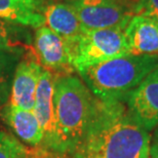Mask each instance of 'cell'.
<instances>
[{
	"label": "cell",
	"mask_w": 158,
	"mask_h": 158,
	"mask_svg": "<svg viewBox=\"0 0 158 158\" xmlns=\"http://www.w3.org/2000/svg\"><path fill=\"white\" fill-rule=\"evenodd\" d=\"M96 97L86 84L72 74L56 76L53 110L56 152L73 156L83 139Z\"/></svg>",
	"instance_id": "2"
},
{
	"label": "cell",
	"mask_w": 158,
	"mask_h": 158,
	"mask_svg": "<svg viewBox=\"0 0 158 158\" xmlns=\"http://www.w3.org/2000/svg\"><path fill=\"white\" fill-rule=\"evenodd\" d=\"M35 158H73L67 154L53 152L44 149L42 147H36L35 148Z\"/></svg>",
	"instance_id": "18"
},
{
	"label": "cell",
	"mask_w": 158,
	"mask_h": 158,
	"mask_svg": "<svg viewBox=\"0 0 158 158\" xmlns=\"http://www.w3.org/2000/svg\"><path fill=\"white\" fill-rule=\"evenodd\" d=\"M125 28L85 30L76 38L66 40L70 49L72 66L77 72L84 68L118 56L129 55Z\"/></svg>",
	"instance_id": "4"
},
{
	"label": "cell",
	"mask_w": 158,
	"mask_h": 158,
	"mask_svg": "<svg viewBox=\"0 0 158 158\" xmlns=\"http://www.w3.org/2000/svg\"><path fill=\"white\" fill-rule=\"evenodd\" d=\"M35 55L40 65L56 76L69 75L75 71L67 41L46 26L36 30Z\"/></svg>",
	"instance_id": "7"
},
{
	"label": "cell",
	"mask_w": 158,
	"mask_h": 158,
	"mask_svg": "<svg viewBox=\"0 0 158 158\" xmlns=\"http://www.w3.org/2000/svg\"><path fill=\"white\" fill-rule=\"evenodd\" d=\"M42 71L43 67L35 52L19 63L12 80L9 105L32 111L35 105L37 84Z\"/></svg>",
	"instance_id": "9"
},
{
	"label": "cell",
	"mask_w": 158,
	"mask_h": 158,
	"mask_svg": "<svg viewBox=\"0 0 158 158\" xmlns=\"http://www.w3.org/2000/svg\"><path fill=\"white\" fill-rule=\"evenodd\" d=\"M84 30L125 28L134 15L127 0H70Z\"/></svg>",
	"instance_id": "5"
},
{
	"label": "cell",
	"mask_w": 158,
	"mask_h": 158,
	"mask_svg": "<svg viewBox=\"0 0 158 158\" xmlns=\"http://www.w3.org/2000/svg\"><path fill=\"white\" fill-rule=\"evenodd\" d=\"M134 15H144L158 22V0H139L134 8Z\"/></svg>",
	"instance_id": "17"
},
{
	"label": "cell",
	"mask_w": 158,
	"mask_h": 158,
	"mask_svg": "<svg viewBox=\"0 0 158 158\" xmlns=\"http://www.w3.org/2000/svg\"><path fill=\"white\" fill-rule=\"evenodd\" d=\"M56 75L43 68L36 88L33 113L43 131V142L40 147L56 152V120L53 110V90Z\"/></svg>",
	"instance_id": "8"
},
{
	"label": "cell",
	"mask_w": 158,
	"mask_h": 158,
	"mask_svg": "<svg viewBox=\"0 0 158 158\" xmlns=\"http://www.w3.org/2000/svg\"><path fill=\"white\" fill-rule=\"evenodd\" d=\"M144 158H151V157H150V155H148V156H146V157H144Z\"/></svg>",
	"instance_id": "20"
},
{
	"label": "cell",
	"mask_w": 158,
	"mask_h": 158,
	"mask_svg": "<svg viewBox=\"0 0 158 158\" xmlns=\"http://www.w3.org/2000/svg\"><path fill=\"white\" fill-rule=\"evenodd\" d=\"M44 0H0V19L35 29L45 25Z\"/></svg>",
	"instance_id": "11"
},
{
	"label": "cell",
	"mask_w": 158,
	"mask_h": 158,
	"mask_svg": "<svg viewBox=\"0 0 158 158\" xmlns=\"http://www.w3.org/2000/svg\"><path fill=\"white\" fill-rule=\"evenodd\" d=\"M158 69V55H126L78 71L82 81L101 100H120Z\"/></svg>",
	"instance_id": "3"
},
{
	"label": "cell",
	"mask_w": 158,
	"mask_h": 158,
	"mask_svg": "<svg viewBox=\"0 0 158 158\" xmlns=\"http://www.w3.org/2000/svg\"><path fill=\"white\" fill-rule=\"evenodd\" d=\"M20 46L24 44L21 43L15 26L0 19V52H15Z\"/></svg>",
	"instance_id": "15"
},
{
	"label": "cell",
	"mask_w": 158,
	"mask_h": 158,
	"mask_svg": "<svg viewBox=\"0 0 158 158\" xmlns=\"http://www.w3.org/2000/svg\"><path fill=\"white\" fill-rule=\"evenodd\" d=\"M0 158H33V149L0 127Z\"/></svg>",
	"instance_id": "14"
},
{
	"label": "cell",
	"mask_w": 158,
	"mask_h": 158,
	"mask_svg": "<svg viewBox=\"0 0 158 158\" xmlns=\"http://www.w3.org/2000/svg\"><path fill=\"white\" fill-rule=\"evenodd\" d=\"M47 28L66 40L76 38L84 32L73 6L68 2H52L44 7Z\"/></svg>",
	"instance_id": "12"
},
{
	"label": "cell",
	"mask_w": 158,
	"mask_h": 158,
	"mask_svg": "<svg viewBox=\"0 0 158 158\" xmlns=\"http://www.w3.org/2000/svg\"><path fill=\"white\" fill-rule=\"evenodd\" d=\"M149 132L138 124L120 100L96 97L86 131L73 158H144Z\"/></svg>",
	"instance_id": "1"
},
{
	"label": "cell",
	"mask_w": 158,
	"mask_h": 158,
	"mask_svg": "<svg viewBox=\"0 0 158 158\" xmlns=\"http://www.w3.org/2000/svg\"><path fill=\"white\" fill-rule=\"evenodd\" d=\"M122 102L139 125L148 132L158 125V69L126 94Z\"/></svg>",
	"instance_id": "6"
},
{
	"label": "cell",
	"mask_w": 158,
	"mask_h": 158,
	"mask_svg": "<svg viewBox=\"0 0 158 158\" xmlns=\"http://www.w3.org/2000/svg\"><path fill=\"white\" fill-rule=\"evenodd\" d=\"M131 55H158V22L134 15L124 29Z\"/></svg>",
	"instance_id": "10"
},
{
	"label": "cell",
	"mask_w": 158,
	"mask_h": 158,
	"mask_svg": "<svg viewBox=\"0 0 158 158\" xmlns=\"http://www.w3.org/2000/svg\"><path fill=\"white\" fill-rule=\"evenodd\" d=\"M3 117L20 140L31 147L42 145L43 131L33 111L8 105L3 112Z\"/></svg>",
	"instance_id": "13"
},
{
	"label": "cell",
	"mask_w": 158,
	"mask_h": 158,
	"mask_svg": "<svg viewBox=\"0 0 158 158\" xmlns=\"http://www.w3.org/2000/svg\"><path fill=\"white\" fill-rule=\"evenodd\" d=\"M10 79V62L8 52H0V104L5 100Z\"/></svg>",
	"instance_id": "16"
},
{
	"label": "cell",
	"mask_w": 158,
	"mask_h": 158,
	"mask_svg": "<svg viewBox=\"0 0 158 158\" xmlns=\"http://www.w3.org/2000/svg\"><path fill=\"white\" fill-rule=\"evenodd\" d=\"M149 153L151 158H158V125L154 129L152 137L150 138Z\"/></svg>",
	"instance_id": "19"
},
{
	"label": "cell",
	"mask_w": 158,
	"mask_h": 158,
	"mask_svg": "<svg viewBox=\"0 0 158 158\" xmlns=\"http://www.w3.org/2000/svg\"><path fill=\"white\" fill-rule=\"evenodd\" d=\"M68 1H70V0H68Z\"/></svg>",
	"instance_id": "21"
}]
</instances>
